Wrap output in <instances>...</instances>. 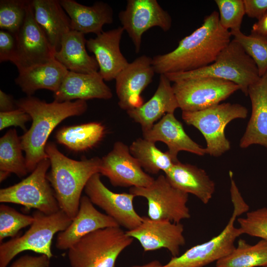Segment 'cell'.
Here are the masks:
<instances>
[{
	"instance_id": "obj_31",
	"label": "cell",
	"mask_w": 267,
	"mask_h": 267,
	"mask_svg": "<svg viewBox=\"0 0 267 267\" xmlns=\"http://www.w3.org/2000/svg\"><path fill=\"white\" fill-rule=\"evenodd\" d=\"M129 149L142 168L151 174H157L160 171L166 174L175 164L168 151H162L155 142L144 138L133 141Z\"/></svg>"
},
{
	"instance_id": "obj_41",
	"label": "cell",
	"mask_w": 267,
	"mask_h": 267,
	"mask_svg": "<svg viewBox=\"0 0 267 267\" xmlns=\"http://www.w3.org/2000/svg\"><path fill=\"white\" fill-rule=\"evenodd\" d=\"M245 14L251 18H261L267 12V0H243Z\"/></svg>"
},
{
	"instance_id": "obj_19",
	"label": "cell",
	"mask_w": 267,
	"mask_h": 267,
	"mask_svg": "<svg viewBox=\"0 0 267 267\" xmlns=\"http://www.w3.org/2000/svg\"><path fill=\"white\" fill-rule=\"evenodd\" d=\"M116 226L120 225L115 220L99 212L87 196H83L76 217L65 230L58 233L55 246L59 250H68L79 239L91 232Z\"/></svg>"
},
{
	"instance_id": "obj_23",
	"label": "cell",
	"mask_w": 267,
	"mask_h": 267,
	"mask_svg": "<svg viewBox=\"0 0 267 267\" xmlns=\"http://www.w3.org/2000/svg\"><path fill=\"white\" fill-rule=\"evenodd\" d=\"M171 82L165 74L160 75L158 86L150 99L139 107L126 111L140 125L142 132L151 129L155 122L165 114L174 113L178 108Z\"/></svg>"
},
{
	"instance_id": "obj_37",
	"label": "cell",
	"mask_w": 267,
	"mask_h": 267,
	"mask_svg": "<svg viewBox=\"0 0 267 267\" xmlns=\"http://www.w3.org/2000/svg\"><path fill=\"white\" fill-rule=\"evenodd\" d=\"M237 222L243 234L267 241V208L263 207L247 212Z\"/></svg>"
},
{
	"instance_id": "obj_44",
	"label": "cell",
	"mask_w": 267,
	"mask_h": 267,
	"mask_svg": "<svg viewBox=\"0 0 267 267\" xmlns=\"http://www.w3.org/2000/svg\"><path fill=\"white\" fill-rule=\"evenodd\" d=\"M161 266L162 265L159 261L154 260L143 265L134 266L130 267H161Z\"/></svg>"
},
{
	"instance_id": "obj_24",
	"label": "cell",
	"mask_w": 267,
	"mask_h": 267,
	"mask_svg": "<svg viewBox=\"0 0 267 267\" xmlns=\"http://www.w3.org/2000/svg\"><path fill=\"white\" fill-rule=\"evenodd\" d=\"M34 18L54 53L63 37L72 30L71 20L58 0H31Z\"/></svg>"
},
{
	"instance_id": "obj_2",
	"label": "cell",
	"mask_w": 267,
	"mask_h": 267,
	"mask_svg": "<svg viewBox=\"0 0 267 267\" xmlns=\"http://www.w3.org/2000/svg\"><path fill=\"white\" fill-rule=\"evenodd\" d=\"M15 104L27 112L32 121L30 128L20 136L29 173L32 172L41 160L48 158L45 148L54 128L67 118L83 114L88 108L86 101L83 100L47 103L33 96L16 100Z\"/></svg>"
},
{
	"instance_id": "obj_4",
	"label": "cell",
	"mask_w": 267,
	"mask_h": 267,
	"mask_svg": "<svg viewBox=\"0 0 267 267\" xmlns=\"http://www.w3.org/2000/svg\"><path fill=\"white\" fill-rule=\"evenodd\" d=\"M172 82L187 79L210 77L232 82L248 96L249 87L260 78L252 58L235 40H231L209 65L193 71L165 74Z\"/></svg>"
},
{
	"instance_id": "obj_32",
	"label": "cell",
	"mask_w": 267,
	"mask_h": 267,
	"mask_svg": "<svg viewBox=\"0 0 267 267\" xmlns=\"http://www.w3.org/2000/svg\"><path fill=\"white\" fill-rule=\"evenodd\" d=\"M267 267V241L264 239L253 245L239 239L229 254L216 262V267Z\"/></svg>"
},
{
	"instance_id": "obj_13",
	"label": "cell",
	"mask_w": 267,
	"mask_h": 267,
	"mask_svg": "<svg viewBox=\"0 0 267 267\" xmlns=\"http://www.w3.org/2000/svg\"><path fill=\"white\" fill-rule=\"evenodd\" d=\"M84 191L93 205L105 211L120 226L128 230L138 226L143 220L134 206L136 197L131 193H115L102 182L100 174L96 173L88 180Z\"/></svg>"
},
{
	"instance_id": "obj_9",
	"label": "cell",
	"mask_w": 267,
	"mask_h": 267,
	"mask_svg": "<svg viewBox=\"0 0 267 267\" xmlns=\"http://www.w3.org/2000/svg\"><path fill=\"white\" fill-rule=\"evenodd\" d=\"M129 192L147 200L151 219L179 223L191 217L187 205L188 194L173 186L165 175H159L147 187H131Z\"/></svg>"
},
{
	"instance_id": "obj_21",
	"label": "cell",
	"mask_w": 267,
	"mask_h": 267,
	"mask_svg": "<svg viewBox=\"0 0 267 267\" xmlns=\"http://www.w3.org/2000/svg\"><path fill=\"white\" fill-rule=\"evenodd\" d=\"M248 95L252 111L239 146L245 149L257 144L267 148V71L249 87Z\"/></svg>"
},
{
	"instance_id": "obj_11",
	"label": "cell",
	"mask_w": 267,
	"mask_h": 267,
	"mask_svg": "<svg viewBox=\"0 0 267 267\" xmlns=\"http://www.w3.org/2000/svg\"><path fill=\"white\" fill-rule=\"evenodd\" d=\"M243 213L241 209L233 206L228 223L218 235L192 247L179 256L172 257L161 267H203L228 255L235 248L236 238L243 234L239 227L234 226L235 220Z\"/></svg>"
},
{
	"instance_id": "obj_7",
	"label": "cell",
	"mask_w": 267,
	"mask_h": 267,
	"mask_svg": "<svg viewBox=\"0 0 267 267\" xmlns=\"http://www.w3.org/2000/svg\"><path fill=\"white\" fill-rule=\"evenodd\" d=\"M247 108L238 103H220L195 112H182V120L198 130L206 142L207 154L219 157L231 148L225 129L228 123L237 119H245Z\"/></svg>"
},
{
	"instance_id": "obj_30",
	"label": "cell",
	"mask_w": 267,
	"mask_h": 267,
	"mask_svg": "<svg viewBox=\"0 0 267 267\" xmlns=\"http://www.w3.org/2000/svg\"><path fill=\"white\" fill-rule=\"evenodd\" d=\"M20 137L15 129H10L0 138V181L11 173L19 178L28 172L23 155Z\"/></svg>"
},
{
	"instance_id": "obj_18",
	"label": "cell",
	"mask_w": 267,
	"mask_h": 267,
	"mask_svg": "<svg viewBox=\"0 0 267 267\" xmlns=\"http://www.w3.org/2000/svg\"><path fill=\"white\" fill-rule=\"evenodd\" d=\"M124 31L122 27L119 26L87 40L86 46L94 54L98 72L105 81L115 80L129 63L120 48Z\"/></svg>"
},
{
	"instance_id": "obj_17",
	"label": "cell",
	"mask_w": 267,
	"mask_h": 267,
	"mask_svg": "<svg viewBox=\"0 0 267 267\" xmlns=\"http://www.w3.org/2000/svg\"><path fill=\"white\" fill-rule=\"evenodd\" d=\"M155 73L152 58L142 55L129 63L117 76L116 93L120 108L126 111L143 104L141 93Z\"/></svg>"
},
{
	"instance_id": "obj_34",
	"label": "cell",
	"mask_w": 267,
	"mask_h": 267,
	"mask_svg": "<svg viewBox=\"0 0 267 267\" xmlns=\"http://www.w3.org/2000/svg\"><path fill=\"white\" fill-rule=\"evenodd\" d=\"M28 0H0V28L16 35L26 18Z\"/></svg>"
},
{
	"instance_id": "obj_26",
	"label": "cell",
	"mask_w": 267,
	"mask_h": 267,
	"mask_svg": "<svg viewBox=\"0 0 267 267\" xmlns=\"http://www.w3.org/2000/svg\"><path fill=\"white\" fill-rule=\"evenodd\" d=\"M165 175L173 186L194 195L204 204L210 202L215 191V182L204 170L195 165L178 161Z\"/></svg>"
},
{
	"instance_id": "obj_20",
	"label": "cell",
	"mask_w": 267,
	"mask_h": 267,
	"mask_svg": "<svg viewBox=\"0 0 267 267\" xmlns=\"http://www.w3.org/2000/svg\"><path fill=\"white\" fill-rule=\"evenodd\" d=\"M142 133L143 138L146 139L165 143L174 163L179 161L178 155L181 151L201 156L207 154L205 148L193 140L186 133L174 113L165 114L151 129Z\"/></svg>"
},
{
	"instance_id": "obj_38",
	"label": "cell",
	"mask_w": 267,
	"mask_h": 267,
	"mask_svg": "<svg viewBox=\"0 0 267 267\" xmlns=\"http://www.w3.org/2000/svg\"><path fill=\"white\" fill-rule=\"evenodd\" d=\"M32 120L30 115L23 109L17 107L7 112H0V130L11 126L19 127L26 132V123Z\"/></svg>"
},
{
	"instance_id": "obj_14",
	"label": "cell",
	"mask_w": 267,
	"mask_h": 267,
	"mask_svg": "<svg viewBox=\"0 0 267 267\" xmlns=\"http://www.w3.org/2000/svg\"><path fill=\"white\" fill-rule=\"evenodd\" d=\"M99 174L114 186L147 187L154 178L144 171L132 155L129 147L116 141L112 149L101 158Z\"/></svg>"
},
{
	"instance_id": "obj_12",
	"label": "cell",
	"mask_w": 267,
	"mask_h": 267,
	"mask_svg": "<svg viewBox=\"0 0 267 267\" xmlns=\"http://www.w3.org/2000/svg\"><path fill=\"white\" fill-rule=\"evenodd\" d=\"M118 17L136 53L140 51L144 33L154 27L167 32L172 24L170 14L156 0H128L125 9L120 11Z\"/></svg>"
},
{
	"instance_id": "obj_27",
	"label": "cell",
	"mask_w": 267,
	"mask_h": 267,
	"mask_svg": "<svg viewBox=\"0 0 267 267\" xmlns=\"http://www.w3.org/2000/svg\"><path fill=\"white\" fill-rule=\"evenodd\" d=\"M54 58L18 72L15 79L16 85L27 96H32L39 89L56 92L68 72Z\"/></svg>"
},
{
	"instance_id": "obj_3",
	"label": "cell",
	"mask_w": 267,
	"mask_h": 267,
	"mask_svg": "<svg viewBox=\"0 0 267 267\" xmlns=\"http://www.w3.org/2000/svg\"><path fill=\"white\" fill-rule=\"evenodd\" d=\"M45 151L50 162L47 178L60 209L73 220L79 211L82 192L88 180L94 174L99 173L101 158L71 159L51 142L46 143Z\"/></svg>"
},
{
	"instance_id": "obj_43",
	"label": "cell",
	"mask_w": 267,
	"mask_h": 267,
	"mask_svg": "<svg viewBox=\"0 0 267 267\" xmlns=\"http://www.w3.org/2000/svg\"><path fill=\"white\" fill-rule=\"evenodd\" d=\"M251 33L267 37V12L253 24Z\"/></svg>"
},
{
	"instance_id": "obj_28",
	"label": "cell",
	"mask_w": 267,
	"mask_h": 267,
	"mask_svg": "<svg viewBox=\"0 0 267 267\" xmlns=\"http://www.w3.org/2000/svg\"><path fill=\"white\" fill-rule=\"evenodd\" d=\"M87 40L85 34L71 30L63 37L60 49L54 54V59L69 71L82 74L98 72L95 58L86 50Z\"/></svg>"
},
{
	"instance_id": "obj_8",
	"label": "cell",
	"mask_w": 267,
	"mask_h": 267,
	"mask_svg": "<svg viewBox=\"0 0 267 267\" xmlns=\"http://www.w3.org/2000/svg\"><path fill=\"white\" fill-rule=\"evenodd\" d=\"M48 158L41 160L31 174L19 182L0 189V202L19 204L46 215L59 211L54 191L47 178Z\"/></svg>"
},
{
	"instance_id": "obj_39",
	"label": "cell",
	"mask_w": 267,
	"mask_h": 267,
	"mask_svg": "<svg viewBox=\"0 0 267 267\" xmlns=\"http://www.w3.org/2000/svg\"><path fill=\"white\" fill-rule=\"evenodd\" d=\"M15 36L7 31L0 30V62H12L16 50Z\"/></svg>"
},
{
	"instance_id": "obj_25",
	"label": "cell",
	"mask_w": 267,
	"mask_h": 267,
	"mask_svg": "<svg viewBox=\"0 0 267 267\" xmlns=\"http://www.w3.org/2000/svg\"><path fill=\"white\" fill-rule=\"evenodd\" d=\"M60 3L70 19L72 30L98 35L103 32L105 24L113 22V9L106 2L96 1L91 6L74 0H60Z\"/></svg>"
},
{
	"instance_id": "obj_15",
	"label": "cell",
	"mask_w": 267,
	"mask_h": 267,
	"mask_svg": "<svg viewBox=\"0 0 267 267\" xmlns=\"http://www.w3.org/2000/svg\"><path fill=\"white\" fill-rule=\"evenodd\" d=\"M15 36L16 50L12 63L16 66L18 72L54 58V51L35 20L31 0L24 23Z\"/></svg>"
},
{
	"instance_id": "obj_10",
	"label": "cell",
	"mask_w": 267,
	"mask_h": 267,
	"mask_svg": "<svg viewBox=\"0 0 267 267\" xmlns=\"http://www.w3.org/2000/svg\"><path fill=\"white\" fill-rule=\"evenodd\" d=\"M172 87L182 112H195L217 105L240 90L232 82L210 77L177 81Z\"/></svg>"
},
{
	"instance_id": "obj_22",
	"label": "cell",
	"mask_w": 267,
	"mask_h": 267,
	"mask_svg": "<svg viewBox=\"0 0 267 267\" xmlns=\"http://www.w3.org/2000/svg\"><path fill=\"white\" fill-rule=\"evenodd\" d=\"M53 97L54 100L59 102L74 99L107 100L112 98V92L98 72L82 74L68 71Z\"/></svg>"
},
{
	"instance_id": "obj_45",
	"label": "cell",
	"mask_w": 267,
	"mask_h": 267,
	"mask_svg": "<svg viewBox=\"0 0 267 267\" xmlns=\"http://www.w3.org/2000/svg\"></svg>"
},
{
	"instance_id": "obj_36",
	"label": "cell",
	"mask_w": 267,
	"mask_h": 267,
	"mask_svg": "<svg viewBox=\"0 0 267 267\" xmlns=\"http://www.w3.org/2000/svg\"><path fill=\"white\" fill-rule=\"evenodd\" d=\"M221 25L231 32L241 31L245 14L243 0H215Z\"/></svg>"
},
{
	"instance_id": "obj_29",
	"label": "cell",
	"mask_w": 267,
	"mask_h": 267,
	"mask_svg": "<svg viewBox=\"0 0 267 267\" xmlns=\"http://www.w3.org/2000/svg\"><path fill=\"white\" fill-rule=\"evenodd\" d=\"M105 131V126L101 123L90 122L64 127L57 132L55 138L68 149L82 152L97 145L104 137Z\"/></svg>"
},
{
	"instance_id": "obj_42",
	"label": "cell",
	"mask_w": 267,
	"mask_h": 267,
	"mask_svg": "<svg viewBox=\"0 0 267 267\" xmlns=\"http://www.w3.org/2000/svg\"><path fill=\"white\" fill-rule=\"evenodd\" d=\"M16 106L15 100L10 94H8L0 90V111L7 112L13 110Z\"/></svg>"
},
{
	"instance_id": "obj_1",
	"label": "cell",
	"mask_w": 267,
	"mask_h": 267,
	"mask_svg": "<svg viewBox=\"0 0 267 267\" xmlns=\"http://www.w3.org/2000/svg\"><path fill=\"white\" fill-rule=\"evenodd\" d=\"M231 36L220 24L219 12L214 11L199 28L182 39L175 49L152 58L155 73L188 72L206 67L216 60Z\"/></svg>"
},
{
	"instance_id": "obj_5",
	"label": "cell",
	"mask_w": 267,
	"mask_h": 267,
	"mask_svg": "<svg viewBox=\"0 0 267 267\" xmlns=\"http://www.w3.org/2000/svg\"><path fill=\"white\" fill-rule=\"evenodd\" d=\"M120 226L98 229L68 249L71 267H114L119 255L133 242Z\"/></svg>"
},
{
	"instance_id": "obj_33",
	"label": "cell",
	"mask_w": 267,
	"mask_h": 267,
	"mask_svg": "<svg viewBox=\"0 0 267 267\" xmlns=\"http://www.w3.org/2000/svg\"><path fill=\"white\" fill-rule=\"evenodd\" d=\"M230 32L254 60L259 76H263L267 71V37L253 33L246 35L241 31Z\"/></svg>"
},
{
	"instance_id": "obj_40",
	"label": "cell",
	"mask_w": 267,
	"mask_h": 267,
	"mask_svg": "<svg viewBox=\"0 0 267 267\" xmlns=\"http://www.w3.org/2000/svg\"><path fill=\"white\" fill-rule=\"evenodd\" d=\"M50 258L44 255H25L13 262L9 267H48Z\"/></svg>"
},
{
	"instance_id": "obj_35",
	"label": "cell",
	"mask_w": 267,
	"mask_h": 267,
	"mask_svg": "<svg viewBox=\"0 0 267 267\" xmlns=\"http://www.w3.org/2000/svg\"><path fill=\"white\" fill-rule=\"evenodd\" d=\"M34 221L33 216L23 214L3 204L0 205V242L7 237H15L19 231Z\"/></svg>"
},
{
	"instance_id": "obj_6",
	"label": "cell",
	"mask_w": 267,
	"mask_h": 267,
	"mask_svg": "<svg viewBox=\"0 0 267 267\" xmlns=\"http://www.w3.org/2000/svg\"><path fill=\"white\" fill-rule=\"evenodd\" d=\"M30 228L21 236L12 238L0 245V267H7L12 259L25 251H31L49 258L53 256L51 250L54 235L64 231L72 220L64 212L46 215L38 210Z\"/></svg>"
},
{
	"instance_id": "obj_16",
	"label": "cell",
	"mask_w": 267,
	"mask_h": 267,
	"mask_svg": "<svg viewBox=\"0 0 267 267\" xmlns=\"http://www.w3.org/2000/svg\"><path fill=\"white\" fill-rule=\"evenodd\" d=\"M183 225L166 220H152L143 217L136 228L126 231L138 240L144 251L167 249L173 257L178 256L179 249L185 244Z\"/></svg>"
}]
</instances>
